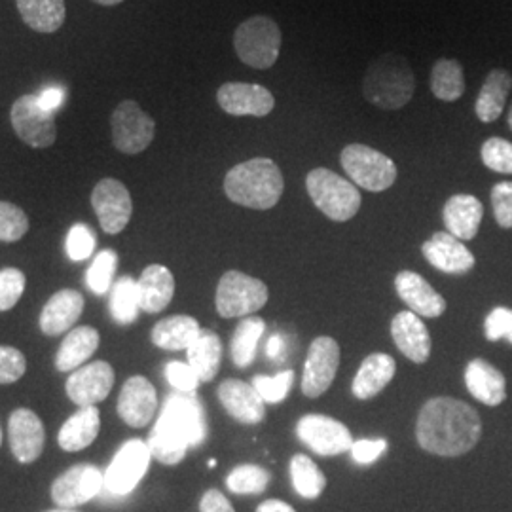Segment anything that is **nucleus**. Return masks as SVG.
Listing matches in <instances>:
<instances>
[{
  "label": "nucleus",
  "instance_id": "obj_18",
  "mask_svg": "<svg viewBox=\"0 0 512 512\" xmlns=\"http://www.w3.org/2000/svg\"><path fill=\"white\" fill-rule=\"evenodd\" d=\"M10 448L19 463H35L44 452V423L29 408H18L8 420Z\"/></svg>",
  "mask_w": 512,
  "mask_h": 512
},
{
  "label": "nucleus",
  "instance_id": "obj_25",
  "mask_svg": "<svg viewBox=\"0 0 512 512\" xmlns=\"http://www.w3.org/2000/svg\"><path fill=\"white\" fill-rule=\"evenodd\" d=\"M84 311V296L73 291L63 289L46 302L44 310L40 313V329L46 336H59L74 327Z\"/></svg>",
  "mask_w": 512,
  "mask_h": 512
},
{
  "label": "nucleus",
  "instance_id": "obj_19",
  "mask_svg": "<svg viewBox=\"0 0 512 512\" xmlns=\"http://www.w3.org/2000/svg\"><path fill=\"white\" fill-rule=\"evenodd\" d=\"M425 260L440 272L450 275H463L475 268L476 258L461 239L450 232H437L421 245Z\"/></svg>",
  "mask_w": 512,
  "mask_h": 512
},
{
  "label": "nucleus",
  "instance_id": "obj_8",
  "mask_svg": "<svg viewBox=\"0 0 512 512\" xmlns=\"http://www.w3.org/2000/svg\"><path fill=\"white\" fill-rule=\"evenodd\" d=\"M268 296L270 294L264 281L238 270H230L220 277L215 306L224 319L247 317L264 308Z\"/></svg>",
  "mask_w": 512,
  "mask_h": 512
},
{
  "label": "nucleus",
  "instance_id": "obj_11",
  "mask_svg": "<svg viewBox=\"0 0 512 512\" xmlns=\"http://www.w3.org/2000/svg\"><path fill=\"white\" fill-rule=\"evenodd\" d=\"M296 435L319 456H340L351 452L353 435L342 421L321 414H308L296 423Z\"/></svg>",
  "mask_w": 512,
  "mask_h": 512
},
{
  "label": "nucleus",
  "instance_id": "obj_31",
  "mask_svg": "<svg viewBox=\"0 0 512 512\" xmlns=\"http://www.w3.org/2000/svg\"><path fill=\"white\" fill-rule=\"evenodd\" d=\"M101 336L93 327H76L71 330L55 355V368L59 372H74L99 348Z\"/></svg>",
  "mask_w": 512,
  "mask_h": 512
},
{
  "label": "nucleus",
  "instance_id": "obj_20",
  "mask_svg": "<svg viewBox=\"0 0 512 512\" xmlns=\"http://www.w3.org/2000/svg\"><path fill=\"white\" fill-rule=\"evenodd\" d=\"M156 408L158 395L154 385L145 376L129 378L118 397V414L122 421L133 429L147 427L156 414Z\"/></svg>",
  "mask_w": 512,
  "mask_h": 512
},
{
  "label": "nucleus",
  "instance_id": "obj_35",
  "mask_svg": "<svg viewBox=\"0 0 512 512\" xmlns=\"http://www.w3.org/2000/svg\"><path fill=\"white\" fill-rule=\"evenodd\" d=\"M266 330V323L260 317H243L234 330L230 342V357L238 368H247L255 361L256 348Z\"/></svg>",
  "mask_w": 512,
  "mask_h": 512
},
{
  "label": "nucleus",
  "instance_id": "obj_43",
  "mask_svg": "<svg viewBox=\"0 0 512 512\" xmlns=\"http://www.w3.org/2000/svg\"><path fill=\"white\" fill-rule=\"evenodd\" d=\"M29 230V219L25 211L10 202H0V241L14 243Z\"/></svg>",
  "mask_w": 512,
  "mask_h": 512
},
{
  "label": "nucleus",
  "instance_id": "obj_38",
  "mask_svg": "<svg viewBox=\"0 0 512 512\" xmlns=\"http://www.w3.org/2000/svg\"><path fill=\"white\" fill-rule=\"evenodd\" d=\"M291 480H293L294 490L296 494L304 499H317L323 494V490L327 488V478L323 475V471L315 465L313 459L304 456V454H296L291 459Z\"/></svg>",
  "mask_w": 512,
  "mask_h": 512
},
{
  "label": "nucleus",
  "instance_id": "obj_51",
  "mask_svg": "<svg viewBox=\"0 0 512 512\" xmlns=\"http://www.w3.org/2000/svg\"><path fill=\"white\" fill-rule=\"evenodd\" d=\"M200 512H236L226 495L219 490H207L200 501Z\"/></svg>",
  "mask_w": 512,
  "mask_h": 512
},
{
  "label": "nucleus",
  "instance_id": "obj_40",
  "mask_svg": "<svg viewBox=\"0 0 512 512\" xmlns=\"http://www.w3.org/2000/svg\"><path fill=\"white\" fill-rule=\"evenodd\" d=\"M118 255L112 249H105L93 258L92 266L86 274V283L93 293L103 296L112 289V279L116 274Z\"/></svg>",
  "mask_w": 512,
  "mask_h": 512
},
{
  "label": "nucleus",
  "instance_id": "obj_5",
  "mask_svg": "<svg viewBox=\"0 0 512 512\" xmlns=\"http://www.w3.org/2000/svg\"><path fill=\"white\" fill-rule=\"evenodd\" d=\"M306 188L311 202L330 220L346 222L361 209V192L357 186L325 167L311 169L306 177Z\"/></svg>",
  "mask_w": 512,
  "mask_h": 512
},
{
  "label": "nucleus",
  "instance_id": "obj_56",
  "mask_svg": "<svg viewBox=\"0 0 512 512\" xmlns=\"http://www.w3.org/2000/svg\"><path fill=\"white\" fill-rule=\"evenodd\" d=\"M507 122H509V128H511L512 131V105L511 109H509V114H507Z\"/></svg>",
  "mask_w": 512,
  "mask_h": 512
},
{
  "label": "nucleus",
  "instance_id": "obj_2",
  "mask_svg": "<svg viewBox=\"0 0 512 512\" xmlns=\"http://www.w3.org/2000/svg\"><path fill=\"white\" fill-rule=\"evenodd\" d=\"M205 437L207 421L202 403L192 393H173L167 397L147 444L156 461L177 465L186 452L200 446Z\"/></svg>",
  "mask_w": 512,
  "mask_h": 512
},
{
  "label": "nucleus",
  "instance_id": "obj_55",
  "mask_svg": "<svg viewBox=\"0 0 512 512\" xmlns=\"http://www.w3.org/2000/svg\"><path fill=\"white\" fill-rule=\"evenodd\" d=\"M95 4H101V6H116V4H122L126 0H92Z\"/></svg>",
  "mask_w": 512,
  "mask_h": 512
},
{
  "label": "nucleus",
  "instance_id": "obj_53",
  "mask_svg": "<svg viewBox=\"0 0 512 512\" xmlns=\"http://www.w3.org/2000/svg\"><path fill=\"white\" fill-rule=\"evenodd\" d=\"M256 512H296L289 503L279 501V499H268L258 505Z\"/></svg>",
  "mask_w": 512,
  "mask_h": 512
},
{
  "label": "nucleus",
  "instance_id": "obj_6",
  "mask_svg": "<svg viewBox=\"0 0 512 512\" xmlns=\"http://www.w3.org/2000/svg\"><path fill=\"white\" fill-rule=\"evenodd\" d=\"M234 50L241 63L266 71L274 67L281 52V29L268 16H253L239 23L234 33Z\"/></svg>",
  "mask_w": 512,
  "mask_h": 512
},
{
  "label": "nucleus",
  "instance_id": "obj_47",
  "mask_svg": "<svg viewBox=\"0 0 512 512\" xmlns=\"http://www.w3.org/2000/svg\"><path fill=\"white\" fill-rule=\"evenodd\" d=\"M27 359L16 348L0 346V384H14L25 374Z\"/></svg>",
  "mask_w": 512,
  "mask_h": 512
},
{
  "label": "nucleus",
  "instance_id": "obj_12",
  "mask_svg": "<svg viewBox=\"0 0 512 512\" xmlns=\"http://www.w3.org/2000/svg\"><path fill=\"white\" fill-rule=\"evenodd\" d=\"M10 122L19 139L29 147L48 148L55 143V114L40 109L37 95L18 97L10 109Z\"/></svg>",
  "mask_w": 512,
  "mask_h": 512
},
{
  "label": "nucleus",
  "instance_id": "obj_42",
  "mask_svg": "<svg viewBox=\"0 0 512 512\" xmlns=\"http://www.w3.org/2000/svg\"><path fill=\"white\" fill-rule=\"evenodd\" d=\"M482 164L495 173L512 175V143L501 137H490L480 148Z\"/></svg>",
  "mask_w": 512,
  "mask_h": 512
},
{
  "label": "nucleus",
  "instance_id": "obj_22",
  "mask_svg": "<svg viewBox=\"0 0 512 512\" xmlns=\"http://www.w3.org/2000/svg\"><path fill=\"white\" fill-rule=\"evenodd\" d=\"M217 395L222 408L243 425H256L266 418V403L256 393L253 384L243 380H226L219 385Z\"/></svg>",
  "mask_w": 512,
  "mask_h": 512
},
{
  "label": "nucleus",
  "instance_id": "obj_41",
  "mask_svg": "<svg viewBox=\"0 0 512 512\" xmlns=\"http://www.w3.org/2000/svg\"><path fill=\"white\" fill-rule=\"evenodd\" d=\"M294 382L293 370H283L275 376H255L253 387L256 393L262 397V401L268 404L283 403L291 391Z\"/></svg>",
  "mask_w": 512,
  "mask_h": 512
},
{
  "label": "nucleus",
  "instance_id": "obj_4",
  "mask_svg": "<svg viewBox=\"0 0 512 512\" xmlns=\"http://www.w3.org/2000/svg\"><path fill=\"white\" fill-rule=\"evenodd\" d=\"M416 92V78L401 54H384L374 59L363 78V95L378 109L406 107Z\"/></svg>",
  "mask_w": 512,
  "mask_h": 512
},
{
  "label": "nucleus",
  "instance_id": "obj_50",
  "mask_svg": "<svg viewBox=\"0 0 512 512\" xmlns=\"http://www.w3.org/2000/svg\"><path fill=\"white\" fill-rule=\"evenodd\" d=\"M387 450V440L361 439L355 440L351 446V458L359 465H370L380 456H384Z\"/></svg>",
  "mask_w": 512,
  "mask_h": 512
},
{
  "label": "nucleus",
  "instance_id": "obj_46",
  "mask_svg": "<svg viewBox=\"0 0 512 512\" xmlns=\"http://www.w3.org/2000/svg\"><path fill=\"white\" fill-rule=\"evenodd\" d=\"M484 332L486 338L490 342H497V340H507L512 346V310L499 306L488 313L486 323H484Z\"/></svg>",
  "mask_w": 512,
  "mask_h": 512
},
{
  "label": "nucleus",
  "instance_id": "obj_26",
  "mask_svg": "<svg viewBox=\"0 0 512 512\" xmlns=\"http://www.w3.org/2000/svg\"><path fill=\"white\" fill-rule=\"evenodd\" d=\"M465 385L469 393L486 406H499L507 399V380L486 359H473L465 368Z\"/></svg>",
  "mask_w": 512,
  "mask_h": 512
},
{
  "label": "nucleus",
  "instance_id": "obj_54",
  "mask_svg": "<svg viewBox=\"0 0 512 512\" xmlns=\"http://www.w3.org/2000/svg\"><path fill=\"white\" fill-rule=\"evenodd\" d=\"M279 351H281V338L274 334V338L268 342V355L275 357V355H279Z\"/></svg>",
  "mask_w": 512,
  "mask_h": 512
},
{
  "label": "nucleus",
  "instance_id": "obj_32",
  "mask_svg": "<svg viewBox=\"0 0 512 512\" xmlns=\"http://www.w3.org/2000/svg\"><path fill=\"white\" fill-rule=\"evenodd\" d=\"M16 4L23 23L42 35L57 33L67 18L65 0H16Z\"/></svg>",
  "mask_w": 512,
  "mask_h": 512
},
{
  "label": "nucleus",
  "instance_id": "obj_1",
  "mask_svg": "<svg viewBox=\"0 0 512 512\" xmlns=\"http://www.w3.org/2000/svg\"><path fill=\"white\" fill-rule=\"evenodd\" d=\"M482 437V420L471 404L452 397H435L421 406L416 439L425 452L459 458Z\"/></svg>",
  "mask_w": 512,
  "mask_h": 512
},
{
  "label": "nucleus",
  "instance_id": "obj_44",
  "mask_svg": "<svg viewBox=\"0 0 512 512\" xmlns=\"http://www.w3.org/2000/svg\"><path fill=\"white\" fill-rule=\"evenodd\" d=\"M25 275L18 268L0 270V311L12 310L25 291Z\"/></svg>",
  "mask_w": 512,
  "mask_h": 512
},
{
  "label": "nucleus",
  "instance_id": "obj_21",
  "mask_svg": "<svg viewBox=\"0 0 512 512\" xmlns=\"http://www.w3.org/2000/svg\"><path fill=\"white\" fill-rule=\"evenodd\" d=\"M391 336L404 357L416 365H425L431 357V336L420 315L401 311L391 321Z\"/></svg>",
  "mask_w": 512,
  "mask_h": 512
},
{
  "label": "nucleus",
  "instance_id": "obj_13",
  "mask_svg": "<svg viewBox=\"0 0 512 512\" xmlns=\"http://www.w3.org/2000/svg\"><path fill=\"white\" fill-rule=\"evenodd\" d=\"M340 365V346L330 336H319L311 342L302 374V393L317 399L329 391Z\"/></svg>",
  "mask_w": 512,
  "mask_h": 512
},
{
  "label": "nucleus",
  "instance_id": "obj_16",
  "mask_svg": "<svg viewBox=\"0 0 512 512\" xmlns=\"http://www.w3.org/2000/svg\"><path fill=\"white\" fill-rule=\"evenodd\" d=\"M112 385L114 368L105 361H95L74 370L65 384V391L76 406L86 408L105 401L109 397Z\"/></svg>",
  "mask_w": 512,
  "mask_h": 512
},
{
  "label": "nucleus",
  "instance_id": "obj_34",
  "mask_svg": "<svg viewBox=\"0 0 512 512\" xmlns=\"http://www.w3.org/2000/svg\"><path fill=\"white\" fill-rule=\"evenodd\" d=\"M188 365L194 368L200 382H213L219 374L220 361H222V342L219 334L213 330L202 329L200 336L194 344L186 349Z\"/></svg>",
  "mask_w": 512,
  "mask_h": 512
},
{
  "label": "nucleus",
  "instance_id": "obj_14",
  "mask_svg": "<svg viewBox=\"0 0 512 512\" xmlns=\"http://www.w3.org/2000/svg\"><path fill=\"white\" fill-rule=\"evenodd\" d=\"M92 205L101 228L116 236L126 230L133 215V202L128 188L116 179H103L95 184Z\"/></svg>",
  "mask_w": 512,
  "mask_h": 512
},
{
  "label": "nucleus",
  "instance_id": "obj_27",
  "mask_svg": "<svg viewBox=\"0 0 512 512\" xmlns=\"http://www.w3.org/2000/svg\"><path fill=\"white\" fill-rule=\"evenodd\" d=\"M397 372V363L387 353H372L359 366V372L353 378L351 391L357 399L368 401L380 395Z\"/></svg>",
  "mask_w": 512,
  "mask_h": 512
},
{
  "label": "nucleus",
  "instance_id": "obj_15",
  "mask_svg": "<svg viewBox=\"0 0 512 512\" xmlns=\"http://www.w3.org/2000/svg\"><path fill=\"white\" fill-rule=\"evenodd\" d=\"M101 490H105V473L95 465L80 463L55 478L52 499L59 507L73 509L88 503Z\"/></svg>",
  "mask_w": 512,
  "mask_h": 512
},
{
  "label": "nucleus",
  "instance_id": "obj_48",
  "mask_svg": "<svg viewBox=\"0 0 512 512\" xmlns=\"http://www.w3.org/2000/svg\"><path fill=\"white\" fill-rule=\"evenodd\" d=\"M165 378L179 393H194L198 385L202 384L194 368L181 361H171L165 366Z\"/></svg>",
  "mask_w": 512,
  "mask_h": 512
},
{
  "label": "nucleus",
  "instance_id": "obj_58",
  "mask_svg": "<svg viewBox=\"0 0 512 512\" xmlns=\"http://www.w3.org/2000/svg\"><path fill=\"white\" fill-rule=\"evenodd\" d=\"M0 444H2V431H0Z\"/></svg>",
  "mask_w": 512,
  "mask_h": 512
},
{
  "label": "nucleus",
  "instance_id": "obj_37",
  "mask_svg": "<svg viewBox=\"0 0 512 512\" xmlns=\"http://www.w3.org/2000/svg\"><path fill=\"white\" fill-rule=\"evenodd\" d=\"M110 315L118 325H129L137 319L139 304V287L133 277L118 279L110 289Z\"/></svg>",
  "mask_w": 512,
  "mask_h": 512
},
{
  "label": "nucleus",
  "instance_id": "obj_29",
  "mask_svg": "<svg viewBox=\"0 0 512 512\" xmlns=\"http://www.w3.org/2000/svg\"><path fill=\"white\" fill-rule=\"evenodd\" d=\"M511 90L512 74L509 71L505 69L490 71L476 97L475 112L478 120L484 124L495 122L503 114Z\"/></svg>",
  "mask_w": 512,
  "mask_h": 512
},
{
  "label": "nucleus",
  "instance_id": "obj_49",
  "mask_svg": "<svg viewBox=\"0 0 512 512\" xmlns=\"http://www.w3.org/2000/svg\"><path fill=\"white\" fill-rule=\"evenodd\" d=\"M492 207H494L495 222L505 228H512V181L497 183L492 188Z\"/></svg>",
  "mask_w": 512,
  "mask_h": 512
},
{
  "label": "nucleus",
  "instance_id": "obj_45",
  "mask_svg": "<svg viewBox=\"0 0 512 512\" xmlns=\"http://www.w3.org/2000/svg\"><path fill=\"white\" fill-rule=\"evenodd\" d=\"M65 251L73 262L88 260L95 251V236H93L92 228H88L86 224H74L67 234Z\"/></svg>",
  "mask_w": 512,
  "mask_h": 512
},
{
  "label": "nucleus",
  "instance_id": "obj_7",
  "mask_svg": "<svg viewBox=\"0 0 512 512\" xmlns=\"http://www.w3.org/2000/svg\"><path fill=\"white\" fill-rule=\"evenodd\" d=\"M340 164L351 183L368 192H384L397 181V165L380 150L366 145H348L340 154Z\"/></svg>",
  "mask_w": 512,
  "mask_h": 512
},
{
  "label": "nucleus",
  "instance_id": "obj_24",
  "mask_svg": "<svg viewBox=\"0 0 512 512\" xmlns=\"http://www.w3.org/2000/svg\"><path fill=\"white\" fill-rule=\"evenodd\" d=\"M484 217V205L471 194H456L442 209V220L446 230L461 241L476 238L480 222Z\"/></svg>",
  "mask_w": 512,
  "mask_h": 512
},
{
  "label": "nucleus",
  "instance_id": "obj_39",
  "mask_svg": "<svg viewBox=\"0 0 512 512\" xmlns=\"http://www.w3.org/2000/svg\"><path fill=\"white\" fill-rule=\"evenodd\" d=\"M270 480L272 475L268 469L247 463L230 471V475L226 476V486L232 494L255 495L266 492V488L270 486Z\"/></svg>",
  "mask_w": 512,
  "mask_h": 512
},
{
  "label": "nucleus",
  "instance_id": "obj_33",
  "mask_svg": "<svg viewBox=\"0 0 512 512\" xmlns=\"http://www.w3.org/2000/svg\"><path fill=\"white\" fill-rule=\"evenodd\" d=\"M200 323L190 315H173L165 317L152 329V342L156 348L165 351L188 349L200 336Z\"/></svg>",
  "mask_w": 512,
  "mask_h": 512
},
{
  "label": "nucleus",
  "instance_id": "obj_30",
  "mask_svg": "<svg viewBox=\"0 0 512 512\" xmlns=\"http://www.w3.org/2000/svg\"><path fill=\"white\" fill-rule=\"evenodd\" d=\"M101 431V414L95 406H86L74 412L59 429L57 442L65 452H80L95 442Z\"/></svg>",
  "mask_w": 512,
  "mask_h": 512
},
{
  "label": "nucleus",
  "instance_id": "obj_52",
  "mask_svg": "<svg viewBox=\"0 0 512 512\" xmlns=\"http://www.w3.org/2000/svg\"><path fill=\"white\" fill-rule=\"evenodd\" d=\"M37 101L40 109H44L46 112H50V114H55L59 107L63 105V101H65V90L59 88V86L46 88V90L37 93Z\"/></svg>",
  "mask_w": 512,
  "mask_h": 512
},
{
  "label": "nucleus",
  "instance_id": "obj_36",
  "mask_svg": "<svg viewBox=\"0 0 512 512\" xmlns=\"http://www.w3.org/2000/svg\"><path fill=\"white\" fill-rule=\"evenodd\" d=\"M431 92L444 103H454L465 93V73L456 59H439L431 71Z\"/></svg>",
  "mask_w": 512,
  "mask_h": 512
},
{
  "label": "nucleus",
  "instance_id": "obj_28",
  "mask_svg": "<svg viewBox=\"0 0 512 512\" xmlns=\"http://www.w3.org/2000/svg\"><path fill=\"white\" fill-rule=\"evenodd\" d=\"M139 287V304L147 313L164 311L175 294V277L162 264H152L137 281Z\"/></svg>",
  "mask_w": 512,
  "mask_h": 512
},
{
  "label": "nucleus",
  "instance_id": "obj_10",
  "mask_svg": "<svg viewBox=\"0 0 512 512\" xmlns=\"http://www.w3.org/2000/svg\"><path fill=\"white\" fill-rule=\"evenodd\" d=\"M150 448L147 442L131 439L116 452L105 471V490L112 495H128L147 475L150 465Z\"/></svg>",
  "mask_w": 512,
  "mask_h": 512
},
{
  "label": "nucleus",
  "instance_id": "obj_57",
  "mask_svg": "<svg viewBox=\"0 0 512 512\" xmlns=\"http://www.w3.org/2000/svg\"><path fill=\"white\" fill-rule=\"evenodd\" d=\"M48 512H74V511H48Z\"/></svg>",
  "mask_w": 512,
  "mask_h": 512
},
{
  "label": "nucleus",
  "instance_id": "obj_9",
  "mask_svg": "<svg viewBox=\"0 0 512 512\" xmlns=\"http://www.w3.org/2000/svg\"><path fill=\"white\" fill-rule=\"evenodd\" d=\"M110 129L114 148L122 154L135 156L152 145L156 135V122L139 107V103L128 99L122 101L112 112Z\"/></svg>",
  "mask_w": 512,
  "mask_h": 512
},
{
  "label": "nucleus",
  "instance_id": "obj_17",
  "mask_svg": "<svg viewBox=\"0 0 512 512\" xmlns=\"http://www.w3.org/2000/svg\"><path fill=\"white\" fill-rule=\"evenodd\" d=\"M220 109L230 116H268L275 107L274 95L260 84L226 82L217 92Z\"/></svg>",
  "mask_w": 512,
  "mask_h": 512
},
{
  "label": "nucleus",
  "instance_id": "obj_23",
  "mask_svg": "<svg viewBox=\"0 0 512 512\" xmlns=\"http://www.w3.org/2000/svg\"><path fill=\"white\" fill-rule=\"evenodd\" d=\"M395 289L404 304L416 315L435 319L446 311V300L420 274L404 270L395 277Z\"/></svg>",
  "mask_w": 512,
  "mask_h": 512
},
{
  "label": "nucleus",
  "instance_id": "obj_3",
  "mask_svg": "<svg viewBox=\"0 0 512 512\" xmlns=\"http://www.w3.org/2000/svg\"><path fill=\"white\" fill-rule=\"evenodd\" d=\"M285 190L281 169L270 158H253L234 165L224 179V192L230 202L256 211L275 207Z\"/></svg>",
  "mask_w": 512,
  "mask_h": 512
}]
</instances>
